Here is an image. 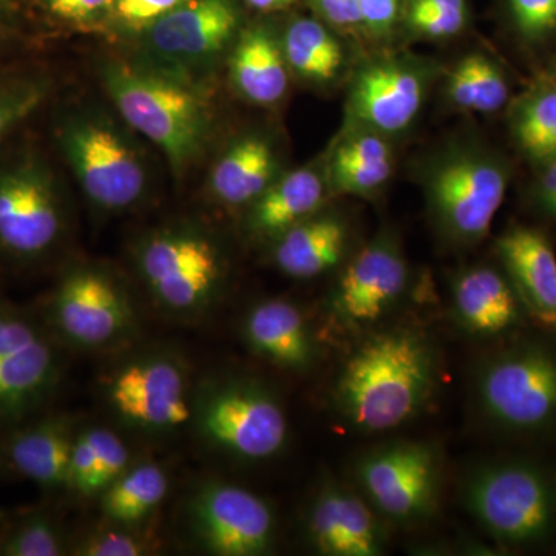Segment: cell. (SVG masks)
<instances>
[{
	"label": "cell",
	"mask_w": 556,
	"mask_h": 556,
	"mask_svg": "<svg viewBox=\"0 0 556 556\" xmlns=\"http://www.w3.org/2000/svg\"><path fill=\"white\" fill-rule=\"evenodd\" d=\"M438 383V353L413 325L372 328L351 348L336 380V409L361 433H387L427 407Z\"/></svg>",
	"instance_id": "cell-1"
},
{
	"label": "cell",
	"mask_w": 556,
	"mask_h": 556,
	"mask_svg": "<svg viewBox=\"0 0 556 556\" xmlns=\"http://www.w3.org/2000/svg\"><path fill=\"white\" fill-rule=\"evenodd\" d=\"M101 83L121 118L148 138L181 177L203 155L211 137L208 102L192 80L148 64L108 60Z\"/></svg>",
	"instance_id": "cell-2"
},
{
	"label": "cell",
	"mask_w": 556,
	"mask_h": 556,
	"mask_svg": "<svg viewBox=\"0 0 556 556\" xmlns=\"http://www.w3.org/2000/svg\"><path fill=\"white\" fill-rule=\"evenodd\" d=\"M2 146L0 263L10 268H31L49 260L64 241L67 203L56 174L38 149Z\"/></svg>",
	"instance_id": "cell-3"
},
{
	"label": "cell",
	"mask_w": 556,
	"mask_h": 556,
	"mask_svg": "<svg viewBox=\"0 0 556 556\" xmlns=\"http://www.w3.org/2000/svg\"><path fill=\"white\" fill-rule=\"evenodd\" d=\"M137 269L156 305L175 317L206 313L225 281V260L207 233L174 226L139 241Z\"/></svg>",
	"instance_id": "cell-4"
},
{
	"label": "cell",
	"mask_w": 556,
	"mask_h": 556,
	"mask_svg": "<svg viewBox=\"0 0 556 556\" xmlns=\"http://www.w3.org/2000/svg\"><path fill=\"white\" fill-rule=\"evenodd\" d=\"M58 144L80 189L94 207L123 212L148 189V170L134 142L100 113H75L62 121Z\"/></svg>",
	"instance_id": "cell-5"
},
{
	"label": "cell",
	"mask_w": 556,
	"mask_h": 556,
	"mask_svg": "<svg viewBox=\"0 0 556 556\" xmlns=\"http://www.w3.org/2000/svg\"><path fill=\"white\" fill-rule=\"evenodd\" d=\"M471 518L507 546L548 536L556 522V497L546 477L522 463H493L471 471L463 489Z\"/></svg>",
	"instance_id": "cell-6"
},
{
	"label": "cell",
	"mask_w": 556,
	"mask_h": 556,
	"mask_svg": "<svg viewBox=\"0 0 556 556\" xmlns=\"http://www.w3.org/2000/svg\"><path fill=\"white\" fill-rule=\"evenodd\" d=\"M38 313L60 345L78 350L116 345L137 328L129 292L118 278L83 263L62 273Z\"/></svg>",
	"instance_id": "cell-7"
},
{
	"label": "cell",
	"mask_w": 556,
	"mask_h": 556,
	"mask_svg": "<svg viewBox=\"0 0 556 556\" xmlns=\"http://www.w3.org/2000/svg\"><path fill=\"white\" fill-rule=\"evenodd\" d=\"M60 380V343L38 311L0 298V431L30 420Z\"/></svg>",
	"instance_id": "cell-8"
},
{
	"label": "cell",
	"mask_w": 556,
	"mask_h": 556,
	"mask_svg": "<svg viewBox=\"0 0 556 556\" xmlns=\"http://www.w3.org/2000/svg\"><path fill=\"white\" fill-rule=\"evenodd\" d=\"M482 415L507 431H535L556 420V350L522 343L486 358L475 380Z\"/></svg>",
	"instance_id": "cell-9"
},
{
	"label": "cell",
	"mask_w": 556,
	"mask_h": 556,
	"mask_svg": "<svg viewBox=\"0 0 556 556\" xmlns=\"http://www.w3.org/2000/svg\"><path fill=\"white\" fill-rule=\"evenodd\" d=\"M192 419L201 437L239 459H269L287 445V412L254 380L228 379L203 388L193 401Z\"/></svg>",
	"instance_id": "cell-10"
},
{
	"label": "cell",
	"mask_w": 556,
	"mask_h": 556,
	"mask_svg": "<svg viewBox=\"0 0 556 556\" xmlns=\"http://www.w3.org/2000/svg\"><path fill=\"white\" fill-rule=\"evenodd\" d=\"M507 186L506 166L478 150H459L439 161L428 175L427 199L442 236L463 247L484 240Z\"/></svg>",
	"instance_id": "cell-11"
},
{
	"label": "cell",
	"mask_w": 556,
	"mask_h": 556,
	"mask_svg": "<svg viewBox=\"0 0 556 556\" xmlns=\"http://www.w3.org/2000/svg\"><path fill=\"white\" fill-rule=\"evenodd\" d=\"M356 479L365 500L396 525H415L438 506V452L426 442L401 441L380 445L362 456Z\"/></svg>",
	"instance_id": "cell-12"
},
{
	"label": "cell",
	"mask_w": 556,
	"mask_h": 556,
	"mask_svg": "<svg viewBox=\"0 0 556 556\" xmlns=\"http://www.w3.org/2000/svg\"><path fill=\"white\" fill-rule=\"evenodd\" d=\"M233 0H188L141 33L146 64L190 79L228 49L239 30Z\"/></svg>",
	"instance_id": "cell-13"
},
{
	"label": "cell",
	"mask_w": 556,
	"mask_h": 556,
	"mask_svg": "<svg viewBox=\"0 0 556 556\" xmlns=\"http://www.w3.org/2000/svg\"><path fill=\"white\" fill-rule=\"evenodd\" d=\"M407 260L382 233L346 266L327 303L328 318L345 334L361 336L396 309L408 289Z\"/></svg>",
	"instance_id": "cell-14"
},
{
	"label": "cell",
	"mask_w": 556,
	"mask_h": 556,
	"mask_svg": "<svg viewBox=\"0 0 556 556\" xmlns=\"http://www.w3.org/2000/svg\"><path fill=\"white\" fill-rule=\"evenodd\" d=\"M109 404L123 422L164 433L192 420L193 401L185 365L169 353L142 354L110 378Z\"/></svg>",
	"instance_id": "cell-15"
},
{
	"label": "cell",
	"mask_w": 556,
	"mask_h": 556,
	"mask_svg": "<svg viewBox=\"0 0 556 556\" xmlns=\"http://www.w3.org/2000/svg\"><path fill=\"white\" fill-rule=\"evenodd\" d=\"M189 525L201 547L217 556H262L276 546L273 508L251 490L229 482L199 486L189 503Z\"/></svg>",
	"instance_id": "cell-16"
},
{
	"label": "cell",
	"mask_w": 556,
	"mask_h": 556,
	"mask_svg": "<svg viewBox=\"0 0 556 556\" xmlns=\"http://www.w3.org/2000/svg\"><path fill=\"white\" fill-rule=\"evenodd\" d=\"M305 529L311 547L320 555L379 556L387 551V532L378 511L365 497L338 482L318 490Z\"/></svg>",
	"instance_id": "cell-17"
},
{
	"label": "cell",
	"mask_w": 556,
	"mask_h": 556,
	"mask_svg": "<svg viewBox=\"0 0 556 556\" xmlns=\"http://www.w3.org/2000/svg\"><path fill=\"white\" fill-rule=\"evenodd\" d=\"M426 84L420 73L397 62L362 70L351 89L350 108L358 121L378 134L407 129L422 108Z\"/></svg>",
	"instance_id": "cell-18"
},
{
	"label": "cell",
	"mask_w": 556,
	"mask_h": 556,
	"mask_svg": "<svg viewBox=\"0 0 556 556\" xmlns=\"http://www.w3.org/2000/svg\"><path fill=\"white\" fill-rule=\"evenodd\" d=\"M75 424L65 415L27 420L7 433L2 442L7 466L30 479L43 492L68 490Z\"/></svg>",
	"instance_id": "cell-19"
},
{
	"label": "cell",
	"mask_w": 556,
	"mask_h": 556,
	"mask_svg": "<svg viewBox=\"0 0 556 556\" xmlns=\"http://www.w3.org/2000/svg\"><path fill=\"white\" fill-rule=\"evenodd\" d=\"M496 247L522 308L556 331V257L546 236L519 226L501 236Z\"/></svg>",
	"instance_id": "cell-20"
},
{
	"label": "cell",
	"mask_w": 556,
	"mask_h": 556,
	"mask_svg": "<svg viewBox=\"0 0 556 556\" xmlns=\"http://www.w3.org/2000/svg\"><path fill=\"white\" fill-rule=\"evenodd\" d=\"M248 346L257 356L287 371L313 367L316 343L308 321L294 303L269 299L252 306L243 321Z\"/></svg>",
	"instance_id": "cell-21"
},
{
	"label": "cell",
	"mask_w": 556,
	"mask_h": 556,
	"mask_svg": "<svg viewBox=\"0 0 556 556\" xmlns=\"http://www.w3.org/2000/svg\"><path fill=\"white\" fill-rule=\"evenodd\" d=\"M453 313L468 334L492 338L515 327L521 302L503 274L489 266L463 270L452 285Z\"/></svg>",
	"instance_id": "cell-22"
},
{
	"label": "cell",
	"mask_w": 556,
	"mask_h": 556,
	"mask_svg": "<svg viewBox=\"0 0 556 556\" xmlns=\"http://www.w3.org/2000/svg\"><path fill=\"white\" fill-rule=\"evenodd\" d=\"M276 150L258 135L233 141L215 161L208 190L223 206H251L277 179Z\"/></svg>",
	"instance_id": "cell-23"
},
{
	"label": "cell",
	"mask_w": 556,
	"mask_h": 556,
	"mask_svg": "<svg viewBox=\"0 0 556 556\" xmlns=\"http://www.w3.org/2000/svg\"><path fill=\"white\" fill-rule=\"evenodd\" d=\"M327 182L311 167L277 178L249 206L248 229L262 239L277 240L281 233L320 211Z\"/></svg>",
	"instance_id": "cell-24"
},
{
	"label": "cell",
	"mask_w": 556,
	"mask_h": 556,
	"mask_svg": "<svg viewBox=\"0 0 556 556\" xmlns=\"http://www.w3.org/2000/svg\"><path fill=\"white\" fill-rule=\"evenodd\" d=\"M232 86L244 100L273 105L285 97L289 67L283 49L265 27L241 33L229 58Z\"/></svg>",
	"instance_id": "cell-25"
},
{
	"label": "cell",
	"mask_w": 556,
	"mask_h": 556,
	"mask_svg": "<svg viewBox=\"0 0 556 556\" xmlns=\"http://www.w3.org/2000/svg\"><path fill=\"white\" fill-rule=\"evenodd\" d=\"M274 241L277 268L289 277L308 280L339 265L345 254L348 229L336 215L317 212Z\"/></svg>",
	"instance_id": "cell-26"
},
{
	"label": "cell",
	"mask_w": 556,
	"mask_h": 556,
	"mask_svg": "<svg viewBox=\"0 0 556 556\" xmlns=\"http://www.w3.org/2000/svg\"><path fill=\"white\" fill-rule=\"evenodd\" d=\"M390 146L378 131H361L343 139L329 161V186L348 195H369L391 175Z\"/></svg>",
	"instance_id": "cell-27"
},
{
	"label": "cell",
	"mask_w": 556,
	"mask_h": 556,
	"mask_svg": "<svg viewBox=\"0 0 556 556\" xmlns=\"http://www.w3.org/2000/svg\"><path fill=\"white\" fill-rule=\"evenodd\" d=\"M169 492V478L152 460L135 464L101 493L104 517L113 525L135 526L149 517Z\"/></svg>",
	"instance_id": "cell-28"
},
{
	"label": "cell",
	"mask_w": 556,
	"mask_h": 556,
	"mask_svg": "<svg viewBox=\"0 0 556 556\" xmlns=\"http://www.w3.org/2000/svg\"><path fill=\"white\" fill-rule=\"evenodd\" d=\"M281 49L289 70L309 83H329L336 79L342 70V46L320 22H292L285 35Z\"/></svg>",
	"instance_id": "cell-29"
},
{
	"label": "cell",
	"mask_w": 556,
	"mask_h": 556,
	"mask_svg": "<svg viewBox=\"0 0 556 556\" xmlns=\"http://www.w3.org/2000/svg\"><path fill=\"white\" fill-rule=\"evenodd\" d=\"M53 90V79L42 70H0V146L47 104Z\"/></svg>",
	"instance_id": "cell-30"
},
{
	"label": "cell",
	"mask_w": 556,
	"mask_h": 556,
	"mask_svg": "<svg viewBox=\"0 0 556 556\" xmlns=\"http://www.w3.org/2000/svg\"><path fill=\"white\" fill-rule=\"evenodd\" d=\"M508 93L506 76L484 54L464 58L450 75V100L460 109L496 112L506 105Z\"/></svg>",
	"instance_id": "cell-31"
},
{
	"label": "cell",
	"mask_w": 556,
	"mask_h": 556,
	"mask_svg": "<svg viewBox=\"0 0 556 556\" xmlns=\"http://www.w3.org/2000/svg\"><path fill=\"white\" fill-rule=\"evenodd\" d=\"M519 149L538 163L556 159V86H546L521 101L511 119Z\"/></svg>",
	"instance_id": "cell-32"
},
{
	"label": "cell",
	"mask_w": 556,
	"mask_h": 556,
	"mask_svg": "<svg viewBox=\"0 0 556 556\" xmlns=\"http://www.w3.org/2000/svg\"><path fill=\"white\" fill-rule=\"evenodd\" d=\"M67 538L56 519L31 510L14 519L0 535V555L61 556L67 554Z\"/></svg>",
	"instance_id": "cell-33"
},
{
	"label": "cell",
	"mask_w": 556,
	"mask_h": 556,
	"mask_svg": "<svg viewBox=\"0 0 556 556\" xmlns=\"http://www.w3.org/2000/svg\"><path fill=\"white\" fill-rule=\"evenodd\" d=\"M134 526L116 525L94 530L72 547L70 554L78 556H141L155 551V538L148 532L131 529Z\"/></svg>",
	"instance_id": "cell-34"
},
{
	"label": "cell",
	"mask_w": 556,
	"mask_h": 556,
	"mask_svg": "<svg viewBox=\"0 0 556 556\" xmlns=\"http://www.w3.org/2000/svg\"><path fill=\"white\" fill-rule=\"evenodd\" d=\"M94 448L93 496L101 495L131 466L129 448L108 428H89Z\"/></svg>",
	"instance_id": "cell-35"
},
{
	"label": "cell",
	"mask_w": 556,
	"mask_h": 556,
	"mask_svg": "<svg viewBox=\"0 0 556 556\" xmlns=\"http://www.w3.org/2000/svg\"><path fill=\"white\" fill-rule=\"evenodd\" d=\"M515 27L529 40L546 39L556 31V0H508Z\"/></svg>",
	"instance_id": "cell-36"
},
{
	"label": "cell",
	"mask_w": 556,
	"mask_h": 556,
	"mask_svg": "<svg viewBox=\"0 0 556 556\" xmlns=\"http://www.w3.org/2000/svg\"><path fill=\"white\" fill-rule=\"evenodd\" d=\"M188 0H113L110 20L121 27L142 33Z\"/></svg>",
	"instance_id": "cell-37"
},
{
	"label": "cell",
	"mask_w": 556,
	"mask_h": 556,
	"mask_svg": "<svg viewBox=\"0 0 556 556\" xmlns=\"http://www.w3.org/2000/svg\"><path fill=\"white\" fill-rule=\"evenodd\" d=\"M39 3L62 24L90 28L110 20L113 0H39Z\"/></svg>",
	"instance_id": "cell-38"
},
{
	"label": "cell",
	"mask_w": 556,
	"mask_h": 556,
	"mask_svg": "<svg viewBox=\"0 0 556 556\" xmlns=\"http://www.w3.org/2000/svg\"><path fill=\"white\" fill-rule=\"evenodd\" d=\"M467 10L437 9L409 3L408 22L413 30L428 38H450L463 30Z\"/></svg>",
	"instance_id": "cell-39"
},
{
	"label": "cell",
	"mask_w": 556,
	"mask_h": 556,
	"mask_svg": "<svg viewBox=\"0 0 556 556\" xmlns=\"http://www.w3.org/2000/svg\"><path fill=\"white\" fill-rule=\"evenodd\" d=\"M401 0H358L361 25L375 33H386L393 27Z\"/></svg>",
	"instance_id": "cell-40"
},
{
	"label": "cell",
	"mask_w": 556,
	"mask_h": 556,
	"mask_svg": "<svg viewBox=\"0 0 556 556\" xmlns=\"http://www.w3.org/2000/svg\"><path fill=\"white\" fill-rule=\"evenodd\" d=\"M314 2L332 24L340 25V27L361 25L358 0H314Z\"/></svg>",
	"instance_id": "cell-41"
},
{
	"label": "cell",
	"mask_w": 556,
	"mask_h": 556,
	"mask_svg": "<svg viewBox=\"0 0 556 556\" xmlns=\"http://www.w3.org/2000/svg\"><path fill=\"white\" fill-rule=\"evenodd\" d=\"M20 36L10 27L9 22L0 20V56L10 54L11 51L20 46Z\"/></svg>",
	"instance_id": "cell-42"
},
{
	"label": "cell",
	"mask_w": 556,
	"mask_h": 556,
	"mask_svg": "<svg viewBox=\"0 0 556 556\" xmlns=\"http://www.w3.org/2000/svg\"><path fill=\"white\" fill-rule=\"evenodd\" d=\"M249 7L260 11H274L287 9V7L294 3V0H244Z\"/></svg>",
	"instance_id": "cell-43"
},
{
	"label": "cell",
	"mask_w": 556,
	"mask_h": 556,
	"mask_svg": "<svg viewBox=\"0 0 556 556\" xmlns=\"http://www.w3.org/2000/svg\"><path fill=\"white\" fill-rule=\"evenodd\" d=\"M417 5L437 7V9L467 10L466 0H412Z\"/></svg>",
	"instance_id": "cell-44"
},
{
	"label": "cell",
	"mask_w": 556,
	"mask_h": 556,
	"mask_svg": "<svg viewBox=\"0 0 556 556\" xmlns=\"http://www.w3.org/2000/svg\"><path fill=\"white\" fill-rule=\"evenodd\" d=\"M27 0H0V20L9 22L13 14L24 9Z\"/></svg>",
	"instance_id": "cell-45"
},
{
	"label": "cell",
	"mask_w": 556,
	"mask_h": 556,
	"mask_svg": "<svg viewBox=\"0 0 556 556\" xmlns=\"http://www.w3.org/2000/svg\"><path fill=\"white\" fill-rule=\"evenodd\" d=\"M3 466H7V463H5V456H3L2 442H0V471H2Z\"/></svg>",
	"instance_id": "cell-46"
},
{
	"label": "cell",
	"mask_w": 556,
	"mask_h": 556,
	"mask_svg": "<svg viewBox=\"0 0 556 556\" xmlns=\"http://www.w3.org/2000/svg\"><path fill=\"white\" fill-rule=\"evenodd\" d=\"M2 519H3V511L0 510V521H2Z\"/></svg>",
	"instance_id": "cell-47"
}]
</instances>
